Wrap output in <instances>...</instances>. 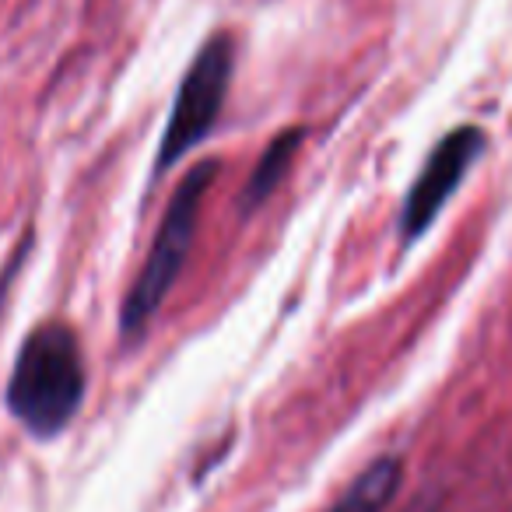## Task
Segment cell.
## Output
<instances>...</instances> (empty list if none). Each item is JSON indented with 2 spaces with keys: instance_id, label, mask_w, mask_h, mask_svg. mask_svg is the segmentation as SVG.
Instances as JSON below:
<instances>
[{
  "instance_id": "cell-1",
  "label": "cell",
  "mask_w": 512,
  "mask_h": 512,
  "mask_svg": "<svg viewBox=\"0 0 512 512\" xmlns=\"http://www.w3.org/2000/svg\"><path fill=\"white\" fill-rule=\"evenodd\" d=\"M85 358L67 323L46 320L18 348L8 379V411L36 439H53L74 421L85 400Z\"/></svg>"
},
{
  "instance_id": "cell-2",
  "label": "cell",
  "mask_w": 512,
  "mask_h": 512,
  "mask_svg": "<svg viewBox=\"0 0 512 512\" xmlns=\"http://www.w3.org/2000/svg\"><path fill=\"white\" fill-rule=\"evenodd\" d=\"M214 176H218V162H200L186 172L183 183L172 193L162 225H158V235H155V242H151L148 260H144L141 274H137V281L130 285L127 302H123V309H120V334L127 337V341H137V337L148 330V323L155 320L162 302L169 299L176 278L183 274L186 256H190L193 239H197L200 200L211 190Z\"/></svg>"
},
{
  "instance_id": "cell-3",
  "label": "cell",
  "mask_w": 512,
  "mask_h": 512,
  "mask_svg": "<svg viewBox=\"0 0 512 512\" xmlns=\"http://www.w3.org/2000/svg\"><path fill=\"white\" fill-rule=\"evenodd\" d=\"M235 71V46L228 32H214L211 39H204V46L197 50V57L190 60L183 81L176 88L172 99V113L165 123L162 144H158L155 158V176L169 172L179 158H186L218 123L221 109L228 99V85H232Z\"/></svg>"
},
{
  "instance_id": "cell-4",
  "label": "cell",
  "mask_w": 512,
  "mask_h": 512,
  "mask_svg": "<svg viewBox=\"0 0 512 512\" xmlns=\"http://www.w3.org/2000/svg\"><path fill=\"white\" fill-rule=\"evenodd\" d=\"M484 144H488V137H484L481 127H456L435 144L428 162L421 165L418 179H414L411 193H407V200H404L400 235H404L407 242L421 239L425 228L439 218L446 200L460 190L470 165L481 158Z\"/></svg>"
},
{
  "instance_id": "cell-5",
  "label": "cell",
  "mask_w": 512,
  "mask_h": 512,
  "mask_svg": "<svg viewBox=\"0 0 512 512\" xmlns=\"http://www.w3.org/2000/svg\"><path fill=\"white\" fill-rule=\"evenodd\" d=\"M400 484H404V460L379 456L348 484V491L330 505V512H386L397 498Z\"/></svg>"
},
{
  "instance_id": "cell-6",
  "label": "cell",
  "mask_w": 512,
  "mask_h": 512,
  "mask_svg": "<svg viewBox=\"0 0 512 512\" xmlns=\"http://www.w3.org/2000/svg\"><path fill=\"white\" fill-rule=\"evenodd\" d=\"M302 141H306V127H288L267 144L260 162H256V169L249 172L246 190H242V214H253L256 207H264V200L274 197V190L285 183Z\"/></svg>"
}]
</instances>
